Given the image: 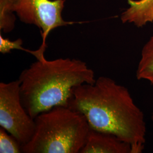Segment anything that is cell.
<instances>
[{
    "label": "cell",
    "mask_w": 153,
    "mask_h": 153,
    "mask_svg": "<svg viewBox=\"0 0 153 153\" xmlns=\"http://www.w3.org/2000/svg\"><path fill=\"white\" fill-rule=\"evenodd\" d=\"M83 115L90 129L113 134L141 153L146 142L145 116L127 88L107 76L73 90L69 106Z\"/></svg>",
    "instance_id": "cell-1"
},
{
    "label": "cell",
    "mask_w": 153,
    "mask_h": 153,
    "mask_svg": "<svg viewBox=\"0 0 153 153\" xmlns=\"http://www.w3.org/2000/svg\"><path fill=\"white\" fill-rule=\"evenodd\" d=\"M44 52L32 51L37 61L18 78L22 104L33 119L56 107H68L74 88L96 81L94 71L85 62L69 58L47 60Z\"/></svg>",
    "instance_id": "cell-2"
},
{
    "label": "cell",
    "mask_w": 153,
    "mask_h": 153,
    "mask_svg": "<svg viewBox=\"0 0 153 153\" xmlns=\"http://www.w3.org/2000/svg\"><path fill=\"white\" fill-rule=\"evenodd\" d=\"M34 120V133L23 153H80L90 130L85 117L69 107H56Z\"/></svg>",
    "instance_id": "cell-3"
},
{
    "label": "cell",
    "mask_w": 153,
    "mask_h": 153,
    "mask_svg": "<svg viewBox=\"0 0 153 153\" xmlns=\"http://www.w3.org/2000/svg\"><path fill=\"white\" fill-rule=\"evenodd\" d=\"M65 0H0V29L9 33L14 27L15 16L22 22L33 24L40 30L43 38L42 47H46L45 40L50 32L56 28L71 25L61 16Z\"/></svg>",
    "instance_id": "cell-4"
},
{
    "label": "cell",
    "mask_w": 153,
    "mask_h": 153,
    "mask_svg": "<svg viewBox=\"0 0 153 153\" xmlns=\"http://www.w3.org/2000/svg\"><path fill=\"white\" fill-rule=\"evenodd\" d=\"M0 126L22 146L33 137L35 122L22 104L18 79L0 83Z\"/></svg>",
    "instance_id": "cell-5"
},
{
    "label": "cell",
    "mask_w": 153,
    "mask_h": 153,
    "mask_svg": "<svg viewBox=\"0 0 153 153\" xmlns=\"http://www.w3.org/2000/svg\"><path fill=\"white\" fill-rule=\"evenodd\" d=\"M80 153H133V148L113 134L90 129Z\"/></svg>",
    "instance_id": "cell-6"
},
{
    "label": "cell",
    "mask_w": 153,
    "mask_h": 153,
    "mask_svg": "<svg viewBox=\"0 0 153 153\" xmlns=\"http://www.w3.org/2000/svg\"><path fill=\"white\" fill-rule=\"evenodd\" d=\"M128 7L121 16L123 23H133L137 27H142L153 22V0H128Z\"/></svg>",
    "instance_id": "cell-7"
},
{
    "label": "cell",
    "mask_w": 153,
    "mask_h": 153,
    "mask_svg": "<svg viewBox=\"0 0 153 153\" xmlns=\"http://www.w3.org/2000/svg\"><path fill=\"white\" fill-rule=\"evenodd\" d=\"M137 78L153 85V35L144 45L136 72Z\"/></svg>",
    "instance_id": "cell-8"
},
{
    "label": "cell",
    "mask_w": 153,
    "mask_h": 153,
    "mask_svg": "<svg viewBox=\"0 0 153 153\" xmlns=\"http://www.w3.org/2000/svg\"><path fill=\"white\" fill-rule=\"evenodd\" d=\"M2 127L0 128V153H22V145Z\"/></svg>",
    "instance_id": "cell-9"
},
{
    "label": "cell",
    "mask_w": 153,
    "mask_h": 153,
    "mask_svg": "<svg viewBox=\"0 0 153 153\" xmlns=\"http://www.w3.org/2000/svg\"><path fill=\"white\" fill-rule=\"evenodd\" d=\"M23 44L22 39H18L15 41H10L8 39L4 38L0 35V52L5 54L10 52L13 49H21L31 53V51L25 49L22 47Z\"/></svg>",
    "instance_id": "cell-10"
},
{
    "label": "cell",
    "mask_w": 153,
    "mask_h": 153,
    "mask_svg": "<svg viewBox=\"0 0 153 153\" xmlns=\"http://www.w3.org/2000/svg\"><path fill=\"white\" fill-rule=\"evenodd\" d=\"M152 120H153V114H152Z\"/></svg>",
    "instance_id": "cell-11"
}]
</instances>
